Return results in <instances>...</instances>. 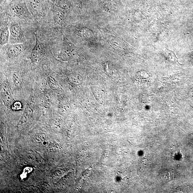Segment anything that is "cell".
I'll list each match as a JSON object with an SVG mask.
<instances>
[{
    "label": "cell",
    "instance_id": "cell-12",
    "mask_svg": "<svg viewBox=\"0 0 193 193\" xmlns=\"http://www.w3.org/2000/svg\"><path fill=\"white\" fill-rule=\"evenodd\" d=\"M190 93L191 96H192V97H193V88L191 89V90L190 92Z\"/></svg>",
    "mask_w": 193,
    "mask_h": 193
},
{
    "label": "cell",
    "instance_id": "cell-10",
    "mask_svg": "<svg viewBox=\"0 0 193 193\" xmlns=\"http://www.w3.org/2000/svg\"><path fill=\"white\" fill-rule=\"evenodd\" d=\"M167 53L169 59L172 62L174 63L178 62V59H177V57L176 56L175 53L173 52H172L168 50Z\"/></svg>",
    "mask_w": 193,
    "mask_h": 193
},
{
    "label": "cell",
    "instance_id": "cell-8",
    "mask_svg": "<svg viewBox=\"0 0 193 193\" xmlns=\"http://www.w3.org/2000/svg\"><path fill=\"white\" fill-rule=\"evenodd\" d=\"M53 19L56 25H59L62 21V15L58 10H54L53 12Z\"/></svg>",
    "mask_w": 193,
    "mask_h": 193
},
{
    "label": "cell",
    "instance_id": "cell-4",
    "mask_svg": "<svg viewBox=\"0 0 193 193\" xmlns=\"http://www.w3.org/2000/svg\"><path fill=\"white\" fill-rule=\"evenodd\" d=\"M24 44L21 43L9 44L6 48L7 55L10 58L18 57L24 51Z\"/></svg>",
    "mask_w": 193,
    "mask_h": 193
},
{
    "label": "cell",
    "instance_id": "cell-11",
    "mask_svg": "<svg viewBox=\"0 0 193 193\" xmlns=\"http://www.w3.org/2000/svg\"><path fill=\"white\" fill-rule=\"evenodd\" d=\"M48 82L50 87L54 90H56L58 88L56 81L51 77L48 78Z\"/></svg>",
    "mask_w": 193,
    "mask_h": 193
},
{
    "label": "cell",
    "instance_id": "cell-5",
    "mask_svg": "<svg viewBox=\"0 0 193 193\" xmlns=\"http://www.w3.org/2000/svg\"><path fill=\"white\" fill-rule=\"evenodd\" d=\"M137 81L142 86H146L149 82L150 77L148 73L144 72H140L137 76Z\"/></svg>",
    "mask_w": 193,
    "mask_h": 193
},
{
    "label": "cell",
    "instance_id": "cell-6",
    "mask_svg": "<svg viewBox=\"0 0 193 193\" xmlns=\"http://www.w3.org/2000/svg\"><path fill=\"white\" fill-rule=\"evenodd\" d=\"M9 32L8 27H5L2 29L1 32V41L0 43L1 45H4L8 43L9 39Z\"/></svg>",
    "mask_w": 193,
    "mask_h": 193
},
{
    "label": "cell",
    "instance_id": "cell-3",
    "mask_svg": "<svg viewBox=\"0 0 193 193\" xmlns=\"http://www.w3.org/2000/svg\"><path fill=\"white\" fill-rule=\"evenodd\" d=\"M11 35L13 39L19 42L24 41V36L21 25L17 23H13L10 28Z\"/></svg>",
    "mask_w": 193,
    "mask_h": 193
},
{
    "label": "cell",
    "instance_id": "cell-2",
    "mask_svg": "<svg viewBox=\"0 0 193 193\" xmlns=\"http://www.w3.org/2000/svg\"><path fill=\"white\" fill-rule=\"evenodd\" d=\"M1 95L5 105L11 107L13 102L11 93L9 87L7 84L3 83L1 86Z\"/></svg>",
    "mask_w": 193,
    "mask_h": 193
},
{
    "label": "cell",
    "instance_id": "cell-9",
    "mask_svg": "<svg viewBox=\"0 0 193 193\" xmlns=\"http://www.w3.org/2000/svg\"><path fill=\"white\" fill-rule=\"evenodd\" d=\"M11 109L14 111L21 110L22 109V105L20 101H17L13 102L11 106Z\"/></svg>",
    "mask_w": 193,
    "mask_h": 193
},
{
    "label": "cell",
    "instance_id": "cell-1",
    "mask_svg": "<svg viewBox=\"0 0 193 193\" xmlns=\"http://www.w3.org/2000/svg\"><path fill=\"white\" fill-rule=\"evenodd\" d=\"M36 43L31 54V59L33 64L36 65L38 64L42 56L44 50V45L40 42L37 35L35 34Z\"/></svg>",
    "mask_w": 193,
    "mask_h": 193
},
{
    "label": "cell",
    "instance_id": "cell-7",
    "mask_svg": "<svg viewBox=\"0 0 193 193\" xmlns=\"http://www.w3.org/2000/svg\"><path fill=\"white\" fill-rule=\"evenodd\" d=\"M13 81L15 86L17 88L21 87L23 84L22 75L19 72H14L13 75Z\"/></svg>",
    "mask_w": 193,
    "mask_h": 193
}]
</instances>
